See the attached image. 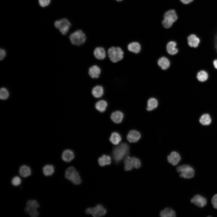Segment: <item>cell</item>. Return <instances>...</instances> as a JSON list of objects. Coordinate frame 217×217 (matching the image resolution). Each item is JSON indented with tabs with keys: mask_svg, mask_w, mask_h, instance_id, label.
Wrapping results in <instances>:
<instances>
[{
	"mask_svg": "<svg viewBox=\"0 0 217 217\" xmlns=\"http://www.w3.org/2000/svg\"><path fill=\"white\" fill-rule=\"evenodd\" d=\"M9 96V93L7 90L5 88H1L0 90V99L2 100L7 99Z\"/></svg>",
	"mask_w": 217,
	"mask_h": 217,
	"instance_id": "obj_32",
	"label": "cell"
},
{
	"mask_svg": "<svg viewBox=\"0 0 217 217\" xmlns=\"http://www.w3.org/2000/svg\"><path fill=\"white\" fill-rule=\"evenodd\" d=\"M107 106V102L103 100L98 101L95 104L96 108L100 112H104L106 109Z\"/></svg>",
	"mask_w": 217,
	"mask_h": 217,
	"instance_id": "obj_27",
	"label": "cell"
},
{
	"mask_svg": "<svg viewBox=\"0 0 217 217\" xmlns=\"http://www.w3.org/2000/svg\"><path fill=\"white\" fill-rule=\"evenodd\" d=\"M141 135L138 131L133 130L130 131L128 134L127 138L130 143H135L140 138Z\"/></svg>",
	"mask_w": 217,
	"mask_h": 217,
	"instance_id": "obj_16",
	"label": "cell"
},
{
	"mask_svg": "<svg viewBox=\"0 0 217 217\" xmlns=\"http://www.w3.org/2000/svg\"><path fill=\"white\" fill-rule=\"evenodd\" d=\"M91 93L93 96L95 98H100L104 94V87L101 84H97L95 85L92 88Z\"/></svg>",
	"mask_w": 217,
	"mask_h": 217,
	"instance_id": "obj_15",
	"label": "cell"
},
{
	"mask_svg": "<svg viewBox=\"0 0 217 217\" xmlns=\"http://www.w3.org/2000/svg\"><path fill=\"white\" fill-rule=\"evenodd\" d=\"M191 202L200 207H204L207 204L206 199L199 195H197L194 196L191 200Z\"/></svg>",
	"mask_w": 217,
	"mask_h": 217,
	"instance_id": "obj_12",
	"label": "cell"
},
{
	"mask_svg": "<svg viewBox=\"0 0 217 217\" xmlns=\"http://www.w3.org/2000/svg\"><path fill=\"white\" fill-rule=\"evenodd\" d=\"M173 24L172 23L165 19H164L162 21L163 26L166 28H169L172 26Z\"/></svg>",
	"mask_w": 217,
	"mask_h": 217,
	"instance_id": "obj_34",
	"label": "cell"
},
{
	"mask_svg": "<svg viewBox=\"0 0 217 217\" xmlns=\"http://www.w3.org/2000/svg\"><path fill=\"white\" fill-rule=\"evenodd\" d=\"M87 214H91L94 217H98L105 215L106 213V210L102 205H97L96 207H90L85 211Z\"/></svg>",
	"mask_w": 217,
	"mask_h": 217,
	"instance_id": "obj_9",
	"label": "cell"
},
{
	"mask_svg": "<svg viewBox=\"0 0 217 217\" xmlns=\"http://www.w3.org/2000/svg\"><path fill=\"white\" fill-rule=\"evenodd\" d=\"M93 54L95 58L99 61L104 60L107 56V50L102 46L96 47L93 50Z\"/></svg>",
	"mask_w": 217,
	"mask_h": 217,
	"instance_id": "obj_10",
	"label": "cell"
},
{
	"mask_svg": "<svg viewBox=\"0 0 217 217\" xmlns=\"http://www.w3.org/2000/svg\"><path fill=\"white\" fill-rule=\"evenodd\" d=\"M164 18L174 23L178 19V16L175 11L170 10L167 11L164 15Z\"/></svg>",
	"mask_w": 217,
	"mask_h": 217,
	"instance_id": "obj_17",
	"label": "cell"
},
{
	"mask_svg": "<svg viewBox=\"0 0 217 217\" xmlns=\"http://www.w3.org/2000/svg\"><path fill=\"white\" fill-rule=\"evenodd\" d=\"M69 39L72 45L80 46L86 42L87 36L82 30L78 29L71 33L69 36Z\"/></svg>",
	"mask_w": 217,
	"mask_h": 217,
	"instance_id": "obj_1",
	"label": "cell"
},
{
	"mask_svg": "<svg viewBox=\"0 0 217 217\" xmlns=\"http://www.w3.org/2000/svg\"><path fill=\"white\" fill-rule=\"evenodd\" d=\"M199 121L200 123L204 125L209 124L211 122V119L210 115L207 114L202 115L200 117Z\"/></svg>",
	"mask_w": 217,
	"mask_h": 217,
	"instance_id": "obj_31",
	"label": "cell"
},
{
	"mask_svg": "<svg viewBox=\"0 0 217 217\" xmlns=\"http://www.w3.org/2000/svg\"><path fill=\"white\" fill-rule=\"evenodd\" d=\"M128 50L135 53L140 52L141 49L140 44L137 42H133L129 43L127 46Z\"/></svg>",
	"mask_w": 217,
	"mask_h": 217,
	"instance_id": "obj_23",
	"label": "cell"
},
{
	"mask_svg": "<svg viewBox=\"0 0 217 217\" xmlns=\"http://www.w3.org/2000/svg\"><path fill=\"white\" fill-rule=\"evenodd\" d=\"M208 74L205 71L201 70L198 72L197 75V79L200 82H204L207 80Z\"/></svg>",
	"mask_w": 217,
	"mask_h": 217,
	"instance_id": "obj_30",
	"label": "cell"
},
{
	"mask_svg": "<svg viewBox=\"0 0 217 217\" xmlns=\"http://www.w3.org/2000/svg\"><path fill=\"white\" fill-rule=\"evenodd\" d=\"M211 203L213 207L217 209V194H215L212 197L211 199Z\"/></svg>",
	"mask_w": 217,
	"mask_h": 217,
	"instance_id": "obj_36",
	"label": "cell"
},
{
	"mask_svg": "<svg viewBox=\"0 0 217 217\" xmlns=\"http://www.w3.org/2000/svg\"><path fill=\"white\" fill-rule=\"evenodd\" d=\"M159 66L163 70H166L170 66V62L168 58L165 57L160 58L158 61Z\"/></svg>",
	"mask_w": 217,
	"mask_h": 217,
	"instance_id": "obj_21",
	"label": "cell"
},
{
	"mask_svg": "<svg viewBox=\"0 0 217 217\" xmlns=\"http://www.w3.org/2000/svg\"><path fill=\"white\" fill-rule=\"evenodd\" d=\"M65 176L74 184H80L81 180L78 171L73 166H70L66 170Z\"/></svg>",
	"mask_w": 217,
	"mask_h": 217,
	"instance_id": "obj_4",
	"label": "cell"
},
{
	"mask_svg": "<svg viewBox=\"0 0 217 217\" xmlns=\"http://www.w3.org/2000/svg\"><path fill=\"white\" fill-rule=\"evenodd\" d=\"M115 0L117 2H121L123 0Z\"/></svg>",
	"mask_w": 217,
	"mask_h": 217,
	"instance_id": "obj_41",
	"label": "cell"
},
{
	"mask_svg": "<svg viewBox=\"0 0 217 217\" xmlns=\"http://www.w3.org/2000/svg\"><path fill=\"white\" fill-rule=\"evenodd\" d=\"M51 2V0H39V5L42 7H44L48 6Z\"/></svg>",
	"mask_w": 217,
	"mask_h": 217,
	"instance_id": "obj_35",
	"label": "cell"
},
{
	"mask_svg": "<svg viewBox=\"0 0 217 217\" xmlns=\"http://www.w3.org/2000/svg\"><path fill=\"white\" fill-rule=\"evenodd\" d=\"M213 64L214 68L217 70V59L213 61Z\"/></svg>",
	"mask_w": 217,
	"mask_h": 217,
	"instance_id": "obj_40",
	"label": "cell"
},
{
	"mask_svg": "<svg viewBox=\"0 0 217 217\" xmlns=\"http://www.w3.org/2000/svg\"><path fill=\"white\" fill-rule=\"evenodd\" d=\"M121 140L120 135L118 133L114 132L112 133L110 138V142L114 145H118Z\"/></svg>",
	"mask_w": 217,
	"mask_h": 217,
	"instance_id": "obj_29",
	"label": "cell"
},
{
	"mask_svg": "<svg viewBox=\"0 0 217 217\" xmlns=\"http://www.w3.org/2000/svg\"><path fill=\"white\" fill-rule=\"evenodd\" d=\"M102 69L97 64H94L88 68V73L89 76L93 79H97L100 77L102 73Z\"/></svg>",
	"mask_w": 217,
	"mask_h": 217,
	"instance_id": "obj_11",
	"label": "cell"
},
{
	"mask_svg": "<svg viewBox=\"0 0 217 217\" xmlns=\"http://www.w3.org/2000/svg\"><path fill=\"white\" fill-rule=\"evenodd\" d=\"M176 43L174 41L169 42L166 46V50L168 53L170 55H174L178 52V50L176 48Z\"/></svg>",
	"mask_w": 217,
	"mask_h": 217,
	"instance_id": "obj_19",
	"label": "cell"
},
{
	"mask_svg": "<svg viewBox=\"0 0 217 217\" xmlns=\"http://www.w3.org/2000/svg\"><path fill=\"white\" fill-rule=\"evenodd\" d=\"M123 117V113L120 111H116L113 112L111 116L112 120L116 123H119L121 122Z\"/></svg>",
	"mask_w": 217,
	"mask_h": 217,
	"instance_id": "obj_20",
	"label": "cell"
},
{
	"mask_svg": "<svg viewBox=\"0 0 217 217\" xmlns=\"http://www.w3.org/2000/svg\"><path fill=\"white\" fill-rule=\"evenodd\" d=\"M158 102L156 99L154 98L149 99L148 101L146 109L150 111L156 108L158 105Z\"/></svg>",
	"mask_w": 217,
	"mask_h": 217,
	"instance_id": "obj_28",
	"label": "cell"
},
{
	"mask_svg": "<svg viewBox=\"0 0 217 217\" xmlns=\"http://www.w3.org/2000/svg\"><path fill=\"white\" fill-rule=\"evenodd\" d=\"M39 207V205L36 200H30L26 203L24 209L25 213L29 214L31 217H37L39 215L37 209Z\"/></svg>",
	"mask_w": 217,
	"mask_h": 217,
	"instance_id": "obj_5",
	"label": "cell"
},
{
	"mask_svg": "<svg viewBox=\"0 0 217 217\" xmlns=\"http://www.w3.org/2000/svg\"><path fill=\"white\" fill-rule=\"evenodd\" d=\"M98 162L100 166H104L110 164L111 162V159L109 156L103 155L99 158Z\"/></svg>",
	"mask_w": 217,
	"mask_h": 217,
	"instance_id": "obj_25",
	"label": "cell"
},
{
	"mask_svg": "<svg viewBox=\"0 0 217 217\" xmlns=\"http://www.w3.org/2000/svg\"><path fill=\"white\" fill-rule=\"evenodd\" d=\"M21 183V180L20 178L18 176L14 177L12 179L11 183L12 185L15 186L19 185Z\"/></svg>",
	"mask_w": 217,
	"mask_h": 217,
	"instance_id": "obj_33",
	"label": "cell"
},
{
	"mask_svg": "<svg viewBox=\"0 0 217 217\" xmlns=\"http://www.w3.org/2000/svg\"><path fill=\"white\" fill-rule=\"evenodd\" d=\"M129 150V146L125 143H122L114 148L112 151V155L115 162L118 163L127 156Z\"/></svg>",
	"mask_w": 217,
	"mask_h": 217,
	"instance_id": "obj_2",
	"label": "cell"
},
{
	"mask_svg": "<svg viewBox=\"0 0 217 217\" xmlns=\"http://www.w3.org/2000/svg\"><path fill=\"white\" fill-rule=\"evenodd\" d=\"M214 46L215 50L217 52V33L215 37Z\"/></svg>",
	"mask_w": 217,
	"mask_h": 217,
	"instance_id": "obj_39",
	"label": "cell"
},
{
	"mask_svg": "<svg viewBox=\"0 0 217 217\" xmlns=\"http://www.w3.org/2000/svg\"><path fill=\"white\" fill-rule=\"evenodd\" d=\"M124 168L126 171H129L134 168L138 169L141 166V162L140 159L134 157L127 156L124 161Z\"/></svg>",
	"mask_w": 217,
	"mask_h": 217,
	"instance_id": "obj_7",
	"label": "cell"
},
{
	"mask_svg": "<svg viewBox=\"0 0 217 217\" xmlns=\"http://www.w3.org/2000/svg\"><path fill=\"white\" fill-rule=\"evenodd\" d=\"M160 215L162 217H174L176 216V213L172 209L166 208L160 212Z\"/></svg>",
	"mask_w": 217,
	"mask_h": 217,
	"instance_id": "obj_24",
	"label": "cell"
},
{
	"mask_svg": "<svg viewBox=\"0 0 217 217\" xmlns=\"http://www.w3.org/2000/svg\"><path fill=\"white\" fill-rule=\"evenodd\" d=\"M19 172L20 175L24 178L29 176L31 173L30 167L25 165H22L20 167Z\"/></svg>",
	"mask_w": 217,
	"mask_h": 217,
	"instance_id": "obj_22",
	"label": "cell"
},
{
	"mask_svg": "<svg viewBox=\"0 0 217 217\" xmlns=\"http://www.w3.org/2000/svg\"><path fill=\"white\" fill-rule=\"evenodd\" d=\"M168 162L173 165H177L181 160L179 154L177 152L173 151L167 157Z\"/></svg>",
	"mask_w": 217,
	"mask_h": 217,
	"instance_id": "obj_13",
	"label": "cell"
},
{
	"mask_svg": "<svg viewBox=\"0 0 217 217\" xmlns=\"http://www.w3.org/2000/svg\"><path fill=\"white\" fill-rule=\"evenodd\" d=\"M6 52L5 50L3 49H0V59L1 60H2L6 56Z\"/></svg>",
	"mask_w": 217,
	"mask_h": 217,
	"instance_id": "obj_37",
	"label": "cell"
},
{
	"mask_svg": "<svg viewBox=\"0 0 217 217\" xmlns=\"http://www.w3.org/2000/svg\"><path fill=\"white\" fill-rule=\"evenodd\" d=\"M107 57L113 63H117L124 58V52L122 49L117 46H112L107 50Z\"/></svg>",
	"mask_w": 217,
	"mask_h": 217,
	"instance_id": "obj_3",
	"label": "cell"
},
{
	"mask_svg": "<svg viewBox=\"0 0 217 217\" xmlns=\"http://www.w3.org/2000/svg\"><path fill=\"white\" fill-rule=\"evenodd\" d=\"M187 43L189 46L194 48L197 47L200 42V39L195 34H191L187 38Z\"/></svg>",
	"mask_w": 217,
	"mask_h": 217,
	"instance_id": "obj_14",
	"label": "cell"
},
{
	"mask_svg": "<svg viewBox=\"0 0 217 217\" xmlns=\"http://www.w3.org/2000/svg\"><path fill=\"white\" fill-rule=\"evenodd\" d=\"M54 168L52 165H47L42 168V171L44 175L46 176L52 175L54 173Z\"/></svg>",
	"mask_w": 217,
	"mask_h": 217,
	"instance_id": "obj_26",
	"label": "cell"
},
{
	"mask_svg": "<svg viewBox=\"0 0 217 217\" xmlns=\"http://www.w3.org/2000/svg\"><path fill=\"white\" fill-rule=\"evenodd\" d=\"M54 25L63 35H65L69 31L71 24L67 19L64 18L55 21Z\"/></svg>",
	"mask_w": 217,
	"mask_h": 217,
	"instance_id": "obj_6",
	"label": "cell"
},
{
	"mask_svg": "<svg viewBox=\"0 0 217 217\" xmlns=\"http://www.w3.org/2000/svg\"><path fill=\"white\" fill-rule=\"evenodd\" d=\"M181 2L184 4H189L193 1V0H180Z\"/></svg>",
	"mask_w": 217,
	"mask_h": 217,
	"instance_id": "obj_38",
	"label": "cell"
},
{
	"mask_svg": "<svg viewBox=\"0 0 217 217\" xmlns=\"http://www.w3.org/2000/svg\"><path fill=\"white\" fill-rule=\"evenodd\" d=\"M62 160L66 162H69L72 160L74 157L73 152L70 149L64 150L61 156Z\"/></svg>",
	"mask_w": 217,
	"mask_h": 217,
	"instance_id": "obj_18",
	"label": "cell"
},
{
	"mask_svg": "<svg viewBox=\"0 0 217 217\" xmlns=\"http://www.w3.org/2000/svg\"><path fill=\"white\" fill-rule=\"evenodd\" d=\"M177 171L180 173V176L184 178L189 179L192 178L194 175V170L193 168L189 165H182L177 168Z\"/></svg>",
	"mask_w": 217,
	"mask_h": 217,
	"instance_id": "obj_8",
	"label": "cell"
}]
</instances>
